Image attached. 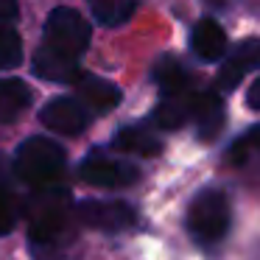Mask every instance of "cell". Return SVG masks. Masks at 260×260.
Instances as JSON below:
<instances>
[{
    "instance_id": "cell-9",
    "label": "cell",
    "mask_w": 260,
    "mask_h": 260,
    "mask_svg": "<svg viewBox=\"0 0 260 260\" xmlns=\"http://www.w3.org/2000/svg\"><path fill=\"white\" fill-rule=\"evenodd\" d=\"M76 90H79V101L84 104L87 112L104 115L109 109H115L120 104V90L107 79H98V76H84L76 81Z\"/></svg>"
},
{
    "instance_id": "cell-10",
    "label": "cell",
    "mask_w": 260,
    "mask_h": 260,
    "mask_svg": "<svg viewBox=\"0 0 260 260\" xmlns=\"http://www.w3.org/2000/svg\"><path fill=\"white\" fill-rule=\"evenodd\" d=\"M190 120L196 123L202 140H213L224 126V104H221L218 92H193Z\"/></svg>"
},
{
    "instance_id": "cell-5",
    "label": "cell",
    "mask_w": 260,
    "mask_h": 260,
    "mask_svg": "<svg viewBox=\"0 0 260 260\" xmlns=\"http://www.w3.org/2000/svg\"><path fill=\"white\" fill-rule=\"evenodd\" d=\"M73 213L84 226H92V230H101V232H123L135 224V210H132V204L118 202V199H107V202L87 199Z\"/></svg>"
},
{
    "instance_id": "cell-15",
    "label": "cell",
    "mask_w": 260,
    "mask_h": 260,
    "mask_svg": "<svg viewBox=\"0 0 260 260\" xmlns=\"http://www.w3.org/2000/svg\"><path fill=\"white\" fill-rule=\"evenodd\" d=\"M87 3H90L95 23L107 25V28H118V25H126L135 17L140 0H87Z\"/></svg>"
},
{
    "instance_id": "cell-11",
    "label": "cell",
    "mask_w": 260,
    "mask_h": 260,
    "mask_svg": "<svg viewBox=\"0 0 260 260\" xmlns=\"http://www.w3.org/2000/svg\"><path fill=\"white\" fill-rule=\"evenodd\" d=\"M34 73L45 81H56V84H76L81 79L79 59L62 56L45 45L34 53Z\"/></svg>"
},
{
    "instance_id": "cell-4",
    "label": "cell",
    "mask_w": 260,
    "mask_h": 260,
    "mask_svg": "<svg viewBox=\"0 0 260 260\" xmlns=\"http://www.w3.org/2000/svg\"><path fill=\"white\" fill-rule=\"evenodd\" d=\"M90 37H92V25L76 9L59 6L45 20V48L62 53V56L79 59L90 45Z\"/></svg>"
},
{
    "instance_id": "cell-21",
    "label": "cell",
    "mask_w": 260,
    "mask_h": 260,
    "mask_svg": "<svg viewBox=\"0 0 260 260\" xmlns=\"http://www.w3.org/2000/svg\"><path fill=\"white\" fill-rule=\"evenodd\" d=\"M17 17H20L17 0H0V28H9Z\"/></svg>"
},
{
    "instance_id": "cell-2",
    "label": "cell",
    "mask_w": 260,
    "mask_h": 260,
    "mask_svg": "<svg viewBox=\"0 0 260 260\" xmlns=\"http://www.w3.org/2000/svg\"><path fill=\"white\" fill-rule=\"evenodd\" d=\"M232 226V210L230 202L221 190H207L196 193L187 207V232L196 243L202 246H215L226 238Z\"/></svg>"
},
{
    "instance_id": "cell-6",
    "label": "cell",
    "mask_w": 260,
    "mask_h": 260,
    "mask_svg": "<svg viewBox=\"0 0 260 260\" xmlns=\"http://www.w3.org/2000/svg\"><path fill=\"white\" fill-rule=\"evenodd\" d=\"M79 176L87 185L118 190V187L135 185L140 171L132 162H123V159H112V157H104V154H90V157L79 165Z\"/></svg>"
},
{
    "instance_id": "cell-3",
    "label": "cell",
    "mask_w": 260,
    "mask_h": 260,
    "mask_svg": "<svg viewBox=\"0 0 260 260\" xmlns=\"http://www.w3.org/2000/svg\"><path fill=\"white\" fill-rule=\"evenodd\" d=\"M64 171V148L51 137H28L14 154V174L31 187H45Z\"/></svg>"
},
{
    "instance_id": "cell-17",
    "label": "cell",
    "mask_w": 260,
    "mask_h": 260,
    "mask_svg": "<svg viewBox=\"0 0 260 260\" xmlns=\"http://www.w3.org/2000/svg\"><path fill=\"white\" fill-rule=\"evenodd\" d=\"M154 79H157L159 90H162V98L190 92V79H187L185 68H182L176 59H162V62L157 64V70H154Z\"/></svg>"
},
{
    "instance_id": "cell-7",
    "label": "cell",
    "mask_w": 260,
    "mask_h": 260,
    "mask_svg": "<svg viewBox=\"0 0 260 260\" xmlns=\"http://www.w3.org/2000/svg\"><path fill=\"white\" fill-rule=\"evenodd\" d=\"M40 120L42 126H48L51 132H56V135H81V132L87 129V123H90V112L84 109V104L79 101V98H53V101H48L45 107H42L40 112Z\"/></svg>"
},
{
    "instance_id": "cell-23",
    "label": "cell",
    "mask_w": 260,
    "mask_h": 260,
    "mask_svg": "<svg viewBox=\"0 0 260 260\" xmlns=\"http://www.w3.org/2000/svg\"><path fill=\"white\" fill-rule=\"evenodd\" d=\"M3 187H9V185H6V165L0 159V190H3Z\"/></svg>"
},
{
    "instance_id": "cell-16",
    "label": "cell",
    "mask_w": 260,
    "mask_h": 260,
    "mask_svg": "<svg viewBox=\"0 0 260 260\" xmlns=\"http://www.w3.org/2000/svg\"><path fill=\"white\" fill-rule=\"evenodd\" d=\"M190 104H193V92L165 95L159 101V107L154 109V123L159 129H179L185 120H190Z\"/></svg>"
},
{
    "instance_id": "cell-19",
    "label": "cell",
    "mask_w": 260,
    "mask_h": 260,
    "mask_svg": "<svg viewBox=\"0 0 260 260\" xmlns=\"http://www.w3.org/2000/svg\"><path fill=\"white\" fill-rule=\"evenodd\" d=\"M23 62V40L14 28H0V70H12Z\"/></svg>"
},
{
    "instance_id": "cell-14",
    "label": "cell",
    "mask_w": 260,
    "mask_h": 260,
    "mask_svg": "<svg viewBox=\"0 0 260 260\" xmlns=\"http://www.w3.org/2000/svg\"><path fill=\"white\" fill-rule=\"evenodd\" d=\"M115 148L126 154H137V157H154L162 151V143L157 135H151L143 126H126L115 135Z\"/></svg>"
},
{
    "instance_id": "cell-18",
    "label": "cell",
    "mask_w": 260,
    "mask_h": 260,
    "mask_svg": "<svg viewBox=\"0 0 260 260\" xmlns=\"http://www.w3.org/2000/svg\"><path fill=\"white\" fill-rule=\"evenodd\" d=\"M254 157H260V126H252L249 132H243V135L230 146V151H226V159H230L235 168L249 165Z\"/></svg>"
},
{
    "instance_id": "cell-8",
    "label": "cell",
    "mask_w": 260,
    "mask_h": 260,
    "mask_svg": "<svg viewBox=\"0 0 260 260\" xmlns=\"http://www.w3.org/2000/svg\"><path fill=\"white\" fill-rule=\"evenodd\" d=\"M252 70H260V40H243L230 53L224 68L218 70V87L221 90H235L243 76L252 73Z\"/></svg>"
},
{
    "instance_id": "cell-13",
    "label": "cell",
    "mask_w": 260,
    "mask_h": 260,
    "mask_svg": "<svg viewBox=\"0 0 260 260\" xmlns=\"http://www.w3.org/2000/svg\"><path fill=\"white\" fill-rule=\"evenodd\" d=\"M31 90L23 79H0V123L17 120L31 107Z\"/></svg>"
},
{
    "instance_id": "cell-12",
    "label": "cell",
    "mask_w": 260,
    "mask_h": 260,
    "mask_svg": "<svg viewBox=\"0 0 260 260\" xmlns=\"http://www.w3.org/2000/svg\"><path fill=\"white\" fill-rule=\"evenodd\" d=\"M190 48L202 62H218L226 53V34L213 17H204L193 25L190 34Z\"/></svg>"
},
{
    "instance_id": "cell-20",
    "label": "cell",
    "mask_w": 260,
    "mask_h": 260,
    "mask_svg": "<svg viewBox=\"0 0 260 260\" xmlns=\"http://www.w3.org/2000/svg\"><path fill=\"white\" fill-rule=\"evenodd\" d=\"M17 215H20L17 199H14V193L9 190V187H3V190H0V235H6V232L14 230Z\"/></svg>"
},
{
    "instance_id": "cell-22",
    "label": "cell",
    "mask_w": 260,
    "mask_h": 260,
    "mask_svg": "<svg viewBox=\"0 0 260 260\" xmlns=\"http://www.w3.org/2000/svg\"><path fill=\"white\" fill-rule=\"evenodd\" d=\"M246 104L260 112V79L252 81V87H249V92H246Z\"/></svg>"
},
{
    "instance_id": "cell-1",
    "label": "cell",
    "mask_w": 260,
    "mask_h": 260,
    "mask_svg": "<svg viewBox=\"0 0 260 260\" xmlns=\"http://www.w3.org/2000/svg\"><path fill=\"white\" fill-rule=\"evenodd\" d=\"M25 215H28L31 241L42 243V246H53L68 232L70 215H73V199L64 187L56 185L37 187L34 196L25 202Z\"/></svg>"
}]
</instances>
